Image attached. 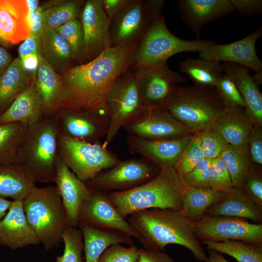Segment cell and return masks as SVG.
Returning <instances> with one entry per match:
<instances>
[{
  "instance_id": "d6a6232c",
  "label": "cell",
  "mask_w": 262,
  "mask_h": 262,
  "mask_svg": "<svg viewBox=\"0 0 262 262\" xmlns=\"http://www.w3.org/2000/svg\"><path fill=\"white\" fill-rule=\"evenodd\" d=\"M226 194L210 187L184 186L181 210L191 221L196 223L204 216L209 207L222 201Z\"/></svg>"
},
{
  "instance_id": "1f68e13d",
  "label": "cell",
  "mask_w": 262,
  "mask_h": 262,
  "mask_svg": "<svg viewBox=\"0 0 262 262\" xmlns=\"http://www.w3.org/2000/svg\"><path fill=\"white\" fill-rule=\"evenodd\" d=\"M41 54L58 73L63 74L73 59L70 47L55 28H45L41 40Z\"/></svg>"
},
{
  "instance_id": "681fc988",
  "label": "cell",
  "mask_w": 262,
  "mask_h": 262,
  "mask_svg": "<svg viewBox=\"0 0 262 262\" xmlns=\"http://www.w3.org/2000/svg\"><path fill=\"white\" fill-rule=\"evenodd\" d=\"M234 10L245 16L260 14L262 12V0H229Z\"/></svg>"
},
{
  "instance_id": "f1b7e54d",
  "label": "cell",
  "mask_w": 262,
  "mask_h": 262,
  "mask_svg": "<svg viewBox=\"0 0 262 262\" xmlns=\"http://www.w3.org/2000/svg\"><path fill=\"white\" fill-rule=\"evenodd\" d=\"M78 226L83 235L85 262H98L103 251L113 244L134 245L132 237L121 231L95 228L81 221Z\"/></svg>"
},
{
  "instance_id": "9c48e42d",
  "label": "cell",
  "mask_w": 262,
  "mask_h": 262,
  "mask_svg": "<svg viewBox=\"0 0 262 262\" xmlns=\"http://www.w3.org/2000/svg\"><path fill=\"white\" fill-rule=\"evenodd\" d=\"M106 104L109 128L103 145L107 148L119 130L146 108L133 68L125 72L110 88Z\"/></svg>"
},
{
  "instance_id": "74e56055",
  "label": "cell",
  "mask_w": 262,
  "mask_h": 262,
  "mask_svg": "<svg viewBox=\"0 0 262 262\" xmlns=\"http://www.w3.org/2000/svg\"><path fill=\"white\" fill-rule=\"evenodd\" d=\"M84 3L82 0H63L44 10V28H56L70 20L79 19Z\"/></svg>"
},
{
  "instance_id": "9f6ffc18",
  "label": "cell",
  "mask_w": 262,
  "mask_h": 262,
  "mask_svg": "<svg viewBox=\"0 0 262 262\" xmlns=\"http://www.w3.org/2000/svg\"><path fill=\"white\" fill-rule=\"evenodd\" d=\"M12 56L6 48L0 46V77L12 61Z\"/></svg>"
},
{
  "instance_id": "277c9868",
  "label": "cell",
  "mask_w": 262,
  "mask_h": 262,
  "mask_svg": "<svg viewBox=\"0 0 262 262\" xmlns=\"http://www.w3.org/2000/svg\"><path fill=\"white\" fill-rule=\"evenodd\" d=\"M53 115L28 126L18 151L19 164L35 182H54L59 157Z\"/></svg>"
},
{
  "instance_id": "484cf974",
  "label": "cell",
  "mask_w": 262,
  "mask_h": 262,
  "mask_svg": "<svg viewBox=\"0 0 262 262\" xmlns=\"http://www.w3.org/2000/svg\"><path fill=\"white\" fill-rule=\"evenodd\" d=\"M35 84L42 99L45 115H52L62 106L64 88L61 77L47 62L41 52Z\"/></svg>"
},
{
  "instance_id": "4dcf8cb0",
  "label": "cell",
  "mask_w": 262,
  "mask_h": 262,
  "mask_svg": "<svg viewBox=\"0 0 262 262\" xmlns=\"http://www.w3.org/2000/svg\"><path fill=\"white\" fill-rule=\"evenodd\" d=\"M35 183L21 164L0 165V196L23 200Z\"/></svg>"
},
{
  "instance_id": "8fae6325",
  "label": "cell",
  "mask_w": 262,
  "mask_h": 262,
  "mask_svg": "<svg viewBox=\"0 0 262 262\" xmlns=\"http://www.w3.org/2000/svg\"><path fill=\"white\" fill-rule=\"evenodd\" d=\"M159 170L144 160L131 159L120 161L85 183L92 191L108 194L113 190L124 191L149 180Z\"/></svg>"
},
{
  "instance_id": "ab89813d",
  "label": "cell",
  "mask_w": 262,
  "mask_h": 262,
  "mask_svg": "<svg viewBox=\"0 0 262 262\" xmlns=\"http://www.w3.org/2000/svg\"><path fill=\"white\" fill-rule=\"evenodd\" d=\"M205 158L199 133H195L174 168L180 177L192 170Z\"/></svg>"
},
{
  "instance_id": "ee69618b",
  "label": "cell",
  "mask_w": 262,
  "mask_h": 262,
  "mask_svg": "<svg viewBox=\"0 0 262 262\" xmlns=\"http://www.w3.org/2000/svg\"><path fill=\"white\" fill-rule=\"evenodd\" d=\"M260 166L251 163L240 189L251 201L262 209V173Z\"/></svg>"
},
{
  "instance_id": "b9f144b4",
  "label": "cell",
  "mask_w": 262,
  "mask_h": 262,
  "mask_svg": "<svg viewBox=\"0 0 262 262\" xmlns=\"http://www.w3.org/2000/svg\"><path fill=\"white\" fill-rule=\"evenodd\" d=\"M210 187L213 190L228 194L234 188L230 174L221 156L212 161Z\"/></svg>"
},
{
  "instance_id": "8992f818",
  "label": "cell",
  "mask_w": 262,
  "mask_h": 262,
  "mask_svg": "<svg viewBox=\"0 0 262 262\" xmlns=\"http://www.w3.org/2000/svg\"><path fill=\"white\" fill-rule=\"evenodd\" d=\"M27 221L46 250L63 241L66 214L55 186H34L22 200Z\"/></svg>"
},
{
  "instance_id": "cb8c5ba5",
  "label": "cell",
  "mask_w": 262,
  "mask_h": 262,
  "mask_svg": "<svg viewBox=\"0 0 262 262\" xmlns=\"http://www.w3.org/2000/svg\"><path fill=\"white\" fill-rule=\"evenodd\" d=\"M223 72L234 82L245 102V109L256 124L262 127V95L259 85L250 74L249 69L242 65L223 62Z\"/></svg>"
},
{
  "instance_id": "7dc6e473",
  "label": "cell",
  "mask_w": 262,
  "mask_h": 262,
  "mask_svg": "<svg viewBox=\"0 0 262 262\" xmlns=\"http://www.w3.org/2000/svg\"><path fill=\"white\" fill-rule=\"evenodd\" d=\"M212 161L204 159L188 173L180 177L183 185L192 187H210Z\"/></svg>"
},
{
  "instance_id": "9a60e30c",
  "label": "cell",
  "mask_w": 262,
  "mask_h": 262,
  "mask_svg": "<svg viewBox=\"0 0 262 262\" xmlns=\"http://www.w3.org/2000/svg\"><path fill=\"white\" fill-rule=\"evenodd\" d=\"M92 192L91 196L81 206L79 221L97 228L121 231L135 238L143 246L141 235L119 214L109 200L108 194Z\"/></svg>"
},
{
  "instance_id": "6125c7cd",
  "label": "cell",
  "mask_w": 262,
  "mask_h": 262,
  "mask_svg": "<svg viewBox=\"0 0 262 262\" xmlns=\"http://www.w3.org/2000/svg\"><path fill=\"white\" fill-rule=\"evenodd\" d=\"M0 46L5 48H9L12 47L13 45L4 40L3 38L0 36Z\"/></svg>"
},
{
  "instance_id": "91938a15",
  "label": "cell",
  "mask_w": 262,
  "mask_h": 262,
  "mask_svg": "<svg viewBox=\"0 0 262 262\" xmlns=\"http://www.w3.org/2000/svg\"><path fill=\"white\" fill-rule=\"evenodd\" d=\"M29 10V13L35 12L39 7V0H26Z\"/></svg>"
},
{
  "instance_id": "2e32d148",
  "label": "cell",
  "mask_w": 262,
  "mask_h": 262,
  "mask_svg": "<svg viewBox=\"0 0 262 262\" xmlns=\"http://www.w3.org/2000/svg\"><path fill=\"white\" fill-rule=\"evenodd\" d=\"M133 69L145 108H164L174 87L187 81L167 63L151 68Z\"/></svg>"
},
{
  "instance_id": "52a82bcc",
  "label": "cell",
  "mask_w": 262,
  "mask_h": 262,
  "mask_svg": "<svg viewBox=\"0 0 262 262\" xmlns=\"http://www.w3.org/2000/svg\"><path fill=\"white\" fill-rule=\"evenodd\" d=\"M214 41L186 40L169 31L161 15L149 27L140 42L132 68H151L167 63L173 55L184 52L199 51Z\"/></svg>"
},
{
  "instance_id": "5bb4252c",
  "label": "cell",
  "mask_w": 262,
  "mask_h": 262,
  "mask_svg": "<svg viewBox=\"0 0 262 262\" xmlns=\"http://www.w3.org/2000/svg\"><path fill=\"white\" fill-rule=\"evenodd\" d=\"M83 37V63L97 57L110 47V20L101 0L84 2L80 16Z\"/></svg>"
},
{
  "instance_id": "f35d334b",
  "label": "cell",
  "mask_w": 262,
  "mask_h": 262,
  "mask_svg": "<svg viewBox=\"0 0 262 262\" xmlns=\"http://www.w3.org/2000/svg\"><path fill=\"white\" fill-rule=\"evenodd\" d=\"M65 247L62 255L56 257V262H83L84 242L80 229L66 225L62 235Z\"/></svg>"
},
{
  "instance_id": "f5cc1de1",
  "label": "cell",
  "mask_w": 262,
  "mask_h": 262,
  "mask_svg": "<svg viewBox=\"0 0 262 262\" xmlns=\"http://www.w3.org/2000/svg\"><path fill=\"white\" fill-rule=\"evenodd\" d=\"M138 262H176L168 253L164 251L149 250L140 248Z\"/></svg>"
},
{
  "instance_id": "4fadbf2b",
  "label": "cell",
  "mask_w": 262,
  "mask_h": 262,
  "mask_svg": "<svg viewBox=\"0 0 262 262\" xmlns=\"http://www.w3.org/2000/svg\"><path fill=\"white\" fill-rule=\"evenodd\" d=\"M129 134L148 139H169L194 134L164 108H146L123 127Z\"/></svg>"
},
{
  "instance_id": "7c38bea8",
  "label": "cell",
  "mask_w": 262,
  "mask_h": 262,
  "mask_svg": "<svg viewBox=\"0 0 262 262\" xmlns=\"http://www.w3.org/2000/svg\"><path fill=\"white\" fill-rule=\"evenodd\" d=\"M53 116L59 133L71 138L95 143L108 131L107 118L86 109L65 106Z\"/></svg>"
},
{
  "instance_id": "603a6c76",
  "label": "cell",
  "mask_w": 262,
  "mask_h": 262,
  "mask_svg": "<svg viewBox=\"0 0 262 262\" xmlns=\"http://www.w3.org/2000/svg\"><path fill=\"white\" fill-rule=\"evenodd\" d=\"M31 34L26 0H0V36L16 45Z\"/></svg>"
},
{
  "instance_id": "836d02e7",
  "label": "cell",
  "mask_w": 262,
  "mask_h": 262,
  "mask_svg": "<svg viewBox=\"0 0 262 262\" xmlns=\"http://www.w3.org/2000/svg\"><path fill=\"white\" fill-rule=\"evenodd\" d=\"M180 70L191 79L195 85L213 88L223 72L220 62L201 58L185 59L181 63Z\"/></svg>"
},
{
  "instance_id": "11a10c76",
  "label": "cell",
  "mask_w": 262,
  "mask_h": 262,
  "mask_svg": "<svg viewBox=\"0 0 262 262\" xmlns=\"http://www.w3.org/2000/svg\"><path fill=\"white\" fill-rule=\"evenodd\" d=\"M103 10L110 20L126 8L132 0H101Z\"/></svg>"
},
{
  "instance_id": "bcb514c9",
  "label": "cell",
  "mask_w": 262,
  "mask_h": 262,
  "mask_svg": "<svg viewBox=\"0 0 262 262\" xmlns=\"http://www.w3.org/2000/svg\"><path fill=\"white\" fill-rule=\"evenodd\" d=\"M140 248L134 245L126 247L120 243L113 244L102 252L98 262H138Z\"/></svg>"
},
{
  "instance_id": "30bf717a",
  "label": "cell",
  "mask_w": 262,
  "mask_h": 262,
  "mask_svg": "<svg viewBox=\"0 0 262 262\" xmlns=\"http://www.w3.org/2000/svg\"><path fill=\"white\" fill-rule=\"evenodd\" d=\"M196 238L202 242L244 241L262 247V224L234 217L204 215L194 223Z\"/></svg>"
},
{
  "instance_id": "d590c367",
  "label": "cell",
  "mask_w": 262,
  "mask_h": 262,
  "mask_svg": "<svg viewBox=\"0 0 262 262\" xmlns=\"http://www.w3.org/2000/svg\"><path fill=\"white\" fill-rule=\"evenodd\" d=\"M202 242L206 245L207 249L227 254L238 262H262V247L259 246L234 240Z\"/></svg>"
},
{
  "instance_id": "f907efd6",
  "label": "cell",
  "mask_w": 262,
  "mask_h": 262,
  "mask_svg": "<svg viewBox=\"0 0 262 262\" xmlns=\"http://www.w3.org/2000/svg\"><path fill=\"white\" fill-rule=\"evenodd\" d=\"M41 37L30 34L24 41L18 49V58L21 61L30 56L41 53Z\"/></svg>"
},
{
  "instance_id": "4316f807",
  "label": "cell",
  "mask_w": 262,
  "mask_h": 262,
  "mask_svg": "<svg viewBox=\"0 0 262 262\" xmlns=\"http://www.w3.org/2000/svg\"><path fill=\"white\" fill-rule=\"evenodd\" d=\"M254 124L244 107H226L213 127L227 144L241 147L246 146Z\"/></svg>"
},
{
  "instance_id": "f546056e",
  "label": "cell",
  "mask_w": 262,
  "mask_h": 262,
  "mask_svg": "<svg viewBox=\"0 0 262 262\" xmlns=\"http://www.w3.org/2000/svg\"><path fill=\"white\" fill-rule=\"evenodd\" d=\"M34 78L30 76L18 57L12 60L0 77V116Z\"/></svg>"
},
{
  "instance_id": "e575fe53",
  "label": "cell",
  "mask_w": 262,
  "mask_h": 262,
  "mask_svg": "<svg viewBox=\"0 0 262 262\" xmlns=\"http://www.w3.org/2000/svg\"><path fill=\"white\" fill-rule=\"evenodd\" d=\"M28 127L18 122L0 124V165L19 164L18 151Z\"/></svg>"
},
{
  "instance_id": "c3c4849f",
  "label": "cell",
  "mask_w": 262,
  "mask_h": 262,
  "mask_svg": "<svg viewBox=\"0 0 262 262\" xmlns=\"http://www.w3.org/2000/svg\"><path fill=\"white\" fill-rule=\"evenodd\" d=\"M246 147L252 164H262V127L254 124L249 132Z\"/></svg>"
},
{
  "instance_id": "60d3db41",
  "label": "cell",
  "mask_w": 262,
  "mask_h": 262,
  "mask_svg": "<svg viewBox=\"0 0 262 262\" xmlns=\"http://www.w3.org/2000/svg\"><path fill=\"white\" fill-rule=\"evenodd\" d=\"M55 29L68 43L73 59L82 62L83 37L80 19L77 18L70 20Z\"/></svg>"
},
{
  "instance_id": "680465c9",
  "label": "cell",
  "mask_w": 262,
  "mask_h": 262,
  "mask_svg": "<svg viewBox=\"0 0 262 262\" xmlns=\"http://www.w3.org/2000/svg\"><path fill=\"white\" fill-rule=\"evenodd\" d=\"M12 203L11 201L0 196V220L5 215Z\"/></svg>"
},
{
  "instance_id": "ac0fdd59",
  "label": "cell",
  "mask_w": 262,
  "mask_h": 262,
  "mask_svg": "<svg viewBox=\"0 0 262 262\" xmlns=\"http://www.w3.org/2000/svg\"><path fill=\"white\" fill-rule=\"evenodd\" d=\"M195 133L169 139H148L129 134L127 144L129 150L138 153L158 168L174 167Z\"/></svg>"
},
{
  "instance_id": "44dd1931",
  "label": "cell",
  "mask_w": 262,
  "mask_h": 262,
  "mask_svg": "<svg viewBox=\"0 0 262 262\" xmlns=\"http://www.w3.org/2000/svg\"><path fill=\"white\" fill-rule=\"evenodd\" d=\"M177 6L182 21L199 39L203 26L232 13L229 0H179Z\"/></svg>"
},
{
  "instance_id": "8d00e7d4",
  "label": "cell",
  "mask_w": 262,
  "mask_h": 262,
  "mask_svg": "<svg viewBox=\"0 0 262 262\" xmlns=\"http://www.w3.org/2000/svg\"><path fill=\"white\" fill-rule=\"evenodd\" d=\"M220 156L230 174L233 186L240 189L251 163L246 146L227 144Z\"/></svg>"
},
{
  "instance_id": "e0dca14e",
  "label": "cell",
  "mask_w": 262,
  "mask_h": 262,
  "mask_svg": "<svg viewBox=\"0 0 262 262\" xmlns=\"http://www.w3.org/2000/svg\"><path fill=\"white\" fill-rule=\"evenodd\" d=\"M260 28L242 39L225 44L215 43L199 51L202 59L215 62L234 63L256 72L262 71V62L257 54L256 44L261 36Z\"/></svg>"
},
{
  "instance_id": "6da1fadb",
  "label": "cell",
  "mask_w": 262,
  "mask_h": 262,
  "mask_svg": "<svg viewBox=\"0 0 262 262\" xmlns=\"http://www.w3.org/2000/svg\"><path fill=\"white\" fill-rule=\"evenodd\" d=\"M139 43L110 47L91 61L68 68L61 77L64 88L61 107L86 109L108 119V92L121 76L132 68Z\"/></svg>"
},
{
  "instance_id": "ffe728a7",
  "label": "cell",
  "mask_w": 262,
  "mask_h": 262,
  "mask_svg": "<svg viewBox=\"0 0 262 262\" xmlns=\"http://www.w3.org/2000/svg\"><path fill=\"white\" fill-rule=\"evenodd\" d=\"M54 182L65 208L67 225L77 228L81 206L93 192L67 167L60 156L57 162Z\"/></svg>"
},
{
  "instance_id": "d6986e66",
  "label": "cell",
  "mask_w": 262,
  "mask_h": 262,
  "mask_svg": "<svg viewBox=\"0 0 262 262\" xmlns=\"http://www.w3.org/2000/svg\"><path fill=\"white\" fill-rule=\"evenodd\" d=\"M150 26L144 14L143 0H132L110 20V47L139 43Z\"/></svg>"
},
{
  "instance_id": "ba28073f",
  "label": "cell",
  "mask_w": 262,
  "mask_h": 262,
  "mask_svg": "<svg viewBox=\"0 0 262 262\" xmlns=\"http://www.w3.org/2000/svg\"><path fill=\"white\" fill-rule=\"evenodd\" d=\"M58 143L60 157L84 182L120 161L99 141L90 143L58 133Z\"/></svg>"
},
{
  "instance_id": "d4e9b609",
  "label": "cell",
  "mask_w": 262,
  "mask_h": 262,
  "mask_svg": "<svg viewBox=\"0 0 262 262\" xmlns=\"http://www.w3.org/2000/svg\"><path fill=\"white\" fill-rule=\"evenodd\" d=\"M35 79L0 116V124L18 122L30 126L45 116L43 102L36 88Z\"/></svg>"
},
{
  "instance_id": "3957f363",
  "label": "cell",
  "mask_w": 262,
  "mask_h": 262,
  "mask_svg": "<svg viewBox=\"0 0 262 262\" xmlns=\"http://www.w3.org/2000/svg\"><path fill=\"white\" fill-rule=\"evenodd\" d=\"M184 185L174 168L164 166L149 180L132 188L109 193L108 197L124 219L150 208L181 210Z\"/></svg>"
},
{
  "instance_id": "83f0119b",
  "label": "cell",
  "mask_w": 262,
  "mask_h": 262,
  "mask_svg": "<svg viewBox=\"0 0 262 262\" xmlns=\"http://www.w3.org/2000/svg\"><path fill=\"white\" fill-rule=\"evenodd\" d=\"M204 215L234 217L262 224V209L251 201L241 189L234 187L220 202L210 207Z\"/></svg>"
},
{
  "instance_id": "f6af8a7d",
  "label": "cell",
  "mask_w": 262,
  "mask_h": 262,
  "mask_svg": "<svg viewBox=\"0 0 262 262\" xmlns=\"http://www.w3.org/2000/svg\"><path fill=\"white\" fill-rule=\"evenodd\" d=\"M205 158L213 159L221 156L227 142L213 127L198 132Z\"/></svg>"
},
{
  "instance_id": "6f0895ef",
  "label": "cell",
  "mask_w": 262,
  "mask_h": 262,
  "mask_svg": "<svg viewBox=\"0 0 262 262\" xmlns=\"http://www.w3.org/2000/svg\"><path fill=\"white\" fill-rule=\"evenodd\" d=\"M208 257L209 262H229L221 253L214 250H208Z\"/></svg>"
},
{
  "instance_id": "db71d44e",
  "label": "cell",
  "mask_w": 262,
  "mask_h": 262,
  "mask_svg": "<svg viewBox=\"0 0 262 262\" xmlns=\"http://www.w3.org/2000/svg\"><path fill=\"white\" fill-rule=\"evenodd\" d=\"M44 10L41 6L34 12L29 13L31 34L41 37L44 32Z\"/></svg>"
},
{
  "instance_id": "94428289",
  "label": "cell",
  "mask_w": 262,
  "mask_h": 262,
  "mask_svg": "<svg viewBox=\"0 0 262 262\" xmlns=\"http://www.w3.org/2000/svg\"><path fill=\"white\" fill-rule=\"evenodd\" d=\"M252 77L258 85L262 83V71L256 72V74L252 76Z\"/></svg>"
},
{
  "instance_id": "7402d4cb",
  "label": "cell",
  "mask_w": 262,
  "mask_h": 262,
  "mask_svg": "<svg viewBox=\"0 0 262 262\" xmlns=\"http://www.w3.org/2000/svg\"><path fill=\"white\" fill-rule=\"evenodd\" d=\"M40 243L27 221L22 200H13L0 220V245L15 250Z\"/></svg>"
},
{
  "instance_id": "7a4b0ae2",
  "label": "cell",
  "mask_w": 262,
  "mask_h": 262,
  "mask_svg": "<svg viewBox=\"0 0 262 262\" xmlns=\"http://www.w3.org/2000/svg\"><path fill=\"white\" fill-rule=\"evenodd\" d=\"M128 222L143 238L146 249L164 251L168 245H178L188 249L197 261L209 262L196 236L194 223L181 210L147 209L131 214Z\"/></svg>"
},
{
  "instance_id": "5b68a950",
  "label": "cell",
  "mask_w": 262,
  "mask_h": 262,
  "mask_svg": "<svg viewBox=\"0 0 262 262\" xmlns=\"http://www.w3.org/2000/svg\"><path fill=\"white\" fill-rule=\"evenodd\" d=\"M225 107L213 88L177 84L164 108L195 133L213 127Z\"/></svg>"
},
{
  "instance_id": "7bdbcfd3",
  "label": "cell",
  "mask_w": 262,
  "mask_h": 262,
  "mask_svg": "<svg viewBox=\"0 0 262 262\" xmlns=\"http://www.w3.org/2000/svg\"><path fill=\"white\" fill-rule=\"evenodd\" d=\"M226 107L245 108L244 101L232 80L226 74L222 73L214 87Z\"/></svg>"
},
{
  "instance_id": "816d5d0a",
  "label": "cell",
  "mask_w": 262,
  "mask_h": 262,
  "mask_svg": "<svg viewBox=\"0 0 262 262\" xmlns=\"http://www.w3.org/2000/svg\"><path fill=\"white\" fill-rule=\"evenodd\" d=\"M164 3V0H143L144 14L150 26L162 15Z\"/></svg>"
}]
</instances>
